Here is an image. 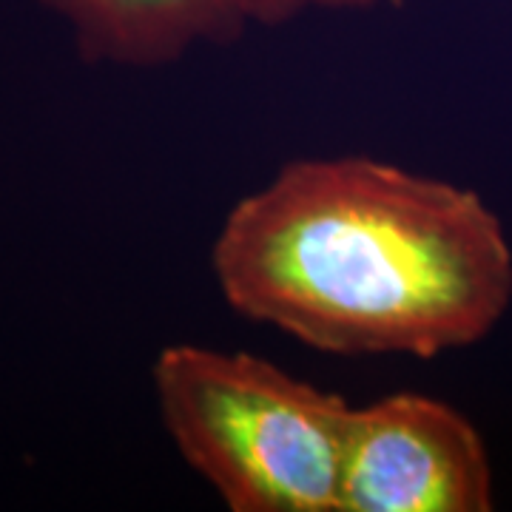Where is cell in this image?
Returning a JSON list of instances; mask_svg holds the SVG:
<instances>
[{"label": "cell", "instance_id": "cell-1", "mask_svg": "<svg viewBox=\"0 0 512 512\" xmlns=\"http://www.w3.org/2000/svg\"><path fill=\"white\" fill-rule=\"evenodd\" d=\"M211 265L251 322L342 356L481 342L512 302V248L476 191L373 157L293 160L228 211Z\"/></svg>", "mask_w": 512, "mask_h": 512}, {"label": "cell", "instance_id": "cell-2", "mask_svg": "<svg viewBox=\"0 0 512 512\" xmlns=\"http://www.w3.org/2000/svg\"><path fill=\"white\" fill-rule=\"evenodd\" d=\"M168 439L234 512H342L353 404L254 353L171 345L154 362Z\"/></svg>", "mask_w": 512, "mask_h": 512}, {"label": "cell", "instance_id": "cell-3", "mask_svg": "<svg viewBox=\"0 0 512 512\" xmlns=\"http://www.w3.org/2000/svg\"><path fill=\"white\" fill-rule=\"evenodd\" d=\"M493 470L456 407L396 393L353 407L342 461V512H487Z\"/></svg>", "mask_w": 512, "mask_h": 512}, {"label": "cell", "instance_id": "cell-4", "mask_svg": "<svg viewBox=\"0 0 512 512\" xmlns=\"http://www.w3.org/2000/svg\"><path fill=\"white\" fill-rule=\"evenodd\" d=\"M66 20L89 63L160 69L248 26L237 0H35Z\"/></svg>", "mask_w": 512, "mask_h": 512}, {"label": "cell", "instance_id": "cell-5", "mask_svg": "<svg viewBox=\"0 0 512 512\" xmlns=\"http://www.w3.org/2000/svg\"><path fill=\"white\" fill-rule=\"evenodd\" d=\"M382 3H402V0H237L245 23L259 26H279L305 12H336V9H370Z\"/></svg>", "mask_w": 512, "mask_h": 512}]
</instances>
